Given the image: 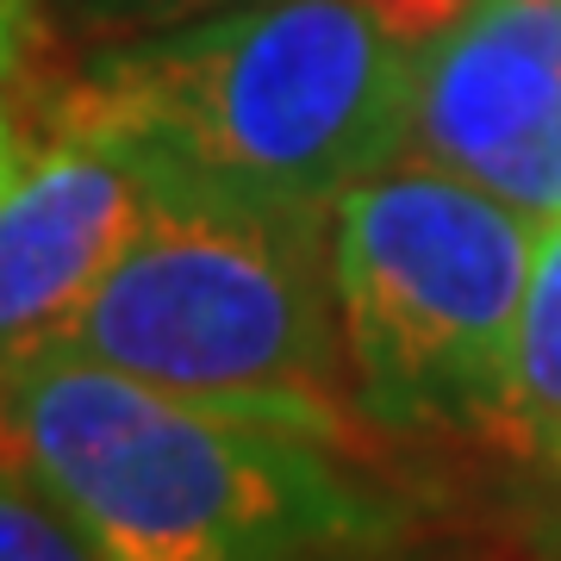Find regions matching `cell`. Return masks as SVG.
I'll use <instances>...</instances> for the list:
<instances>
[{
	"instance_id": "cell-1",
	"label": "cell",
	"mask_w": 561,
	"mask_h": 561,
	"mask_svg": "<svg viewBox=\"0 0 561 561\" xmlns=\"http://www.w3.org/2000/svg\"><path fill=\"white\" fill-rule=\"evenodd\" d=\"M38 138H81L144 187L337 213L412 138V44L362 0H256L81 50L25 106Z\"/></svg>"
},
{
	"instance_id": "cell-2",
	"label": "cell",
	"mask_w": 561,
	"mask_h": 561,
	"mask_svg": "<svg viewBox=\"0 0 561 561\" xmlns=\"http://www.w3.org/2000/svg\"><path fill=\"white\" fill-rule=\"evenodd\" d=\"M0 443L106 561H312L393 524L343 443L219 412L81 356L0 381Z\"/></svg>"
},
{
	"instance_id": "cell-3",
	"label": "cell",
	"mask_w": 561,
	"mask_h": 561,
	"mask_svg": "<svg viewBox=\"0 0 561 561\" xmlns=\"http://www.w3.org/2000/svg\"><path fill=\"white\" fill-rule=\"evenodd\" d=\"M57 356L362 449L331 213L150 187Z\"/></svg>"
},
{
	"instance_id": "cell-4",
	"label": "cell",
	"mask_w": 561,
	"mask_h": 561,
	"mask_svg": "<svg viewBox=\"0 0 561 561\" xmlns=\"http://www.w3.org/2000/svg\"><path fill=\"white\" fill-rule=\"evenodd\" d=\"M537 243V213L424 157L387 162L343 194L331 268L368 431L505 443Z\"/></svg>"
},
{
	"instance_id": "cell-5",
	"label": "cell",
	"mask_w": 561,
	"mask_h": 561,
	"mask_svg": "<svg viewBox=\"0 0 561 561\" xmlns=\"http://www.w3.org/2000/svg\"><path fill=\"white\" fill-rule=\"evenodd\" d=\"M405 157L561 219V0H474L412 50Z\"/></svg>"
},
{
	"instance_id": "cell-6",
	"label": "cell",
	"mask_w": 561,
	"mask_h": 561,
	"mask_svg": "<svg viewBox=\"0 0 561 561\" xmlns=\"http://www.w3.org/2000/svg\"><path fill=\"white\" fill-rule=\"evenodd\" d=\"M144 201L150 187L119 157L81 138L38 144V162L0 201V381L62 350Z\"/></svg>"
},
{
	"instance_id": "cell-7",
	"label": "cell",
	"mask_w": 561,
	"mask_h": 561,
	"mask_svg": "<svg viewBox=\"0 0 561 561\" xmlns=\"http://www.w3.org/2000/svg\"><path fill=\"white\" fill-rule=\"evenodd\" d=\"M505 443L561 481V219H542L537 268H530V294L518 312Z\"/></svg>"
},
{
	"instance_id": "cell-8",
	"label": "cell",
	"mask_w": 561,
	"mask_h": 561,
	"mask_svg": "<svg viewBox=\"0 0 561 561\" xmlns=\"http://www.w3.org/2000/svg\"><path fill=\"white\" fill-rule=\"evenodd\" d=\"M0 561H106L32 461L0 443Z\"/></svg>"
},
{
	"instance_id": "cell-9",
	"label": "cell",
	"mask_w": 561,
	"mask_h": 561,
	"mask_svg": "<svg viewBox=\"0 0 561 561\" xmlns=\"http://www.w3.org/2000/svg\"><path fill=\"white\" fill-rule=\"evenodd\" d=\"M231 7H256V0H50V20H57V38L69 50H101V44L213 20V13H231Z\"/></svg>"
},
{
	"instance_id": "cell-10",
	"label": "cell",
	"mask_w": 561,
	"mask_h": 561,
	"mask_svg": "<svg viewBox=\"0 0 561 561\" xmlns=\"http://www.w3.org/2000/svg\"><path fill=\"white\" fill-rule=\"evenodd\" d=\"M50 0H0V106H32L62 76Z\"/></svg>"
},
{
	"instance_id": "cell-11",
	"label": "cell",
	"mask_w": 561,
	"mask_h": 561,
	"mask_svg": "<svg viewBox=\"0 0 561 561\" xmlns=\"http://www.w3.org/2000/svg\"><path fill=\"white\" fill-rule=\"evenodd\" d=\"M362 7H368V13H375V20H381L400 44H412V50H419V44L437 38L449 20H461L474 0H362Z\"/></svg>"
},
{
	"instance_id": "cell-12",
	"label": "cell",
	"mask_w": 561,
	"mask_h": 561,
	"mask_svg": "<svg viewBox=\"0 0 561 561\" xmlns=\"http://www.w3.org/2000/svg\"><path fill=\"white\" fill-rule=\"evenodd\" d=\"M38 131H32V119H25L20 106H0V201L13 194L25 181V169L38 162Z\"/></svg>"
}]
</instances>
